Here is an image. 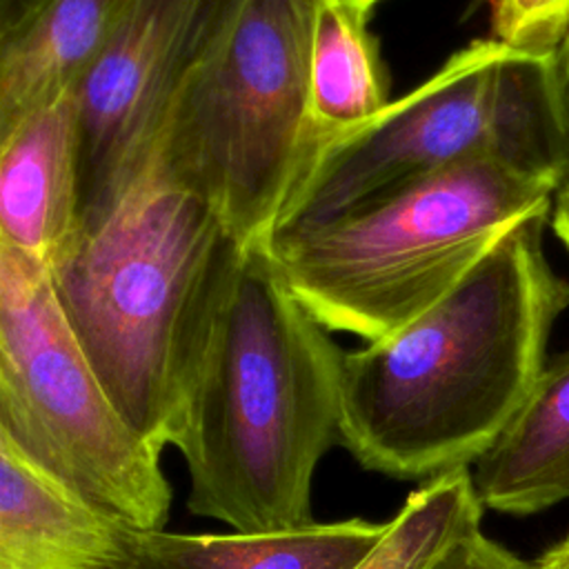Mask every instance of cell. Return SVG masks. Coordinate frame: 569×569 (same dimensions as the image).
Instances as JSON below:
<instances>
[{
    "mask_svg": "<svg viewBox=\"0 0 569 569\" xmlns=\"http://www.w3.org/2000/svg\"><path fill=\"white\" fill-rule=\"evenodd\" d=\"M76 91L0 127V244L51 269L82 229Z\"/></svg>",
    "mask_w": 569,
    "mask_h": 569,
    "instance_id": "cell-9",
    "label": "cell"
},
{
    "mask_svg": "<svg viewBox=\"0 0 569 569\" xmlns=\"http://www.w3.org/2000/svg\"><path fill=\"white\" fill-rule=\"evenodd\" d=\"M333 2L347 4V7H353V9H360V11H369V13H371L373 4L380 2V0H333Z\"/></svg>",
    "mask_w": 569,
    "mask_h": 569,
    "instance_id": "cell-20",
    "label": "cell"
},
{
    "mask_svg": "<svg viewBox=\"0 0 569 569\" xmlns=\"http://www.w3.org/2000/svg\"><path fill=\"white\" fill-rule=\"evenodd\" d=\"M360 11L320 0L309 64V109L322 147L367 127L391 102L387 71ZM320 147V149H322Z\"/></svg>",
    "mask_w": 569,
    "mask_h": 569,
    "instance_id": "cell-13",
    "label": "cell"
},
{
    "mask_svg": "<svg viewBox=\"0 0 569 569\" xmlns=\"http://www.w3.org/2000/svg\"><path fill=\"white\" fill-rule=\"evenodd\" d=\"M320 0H244L173 96L156 144L247 249H264L322 147L309 109Z\"/></svg>",
    "mask_w": 569,
    "mask_h": 569,
    "instance_id": "cell-6",
    "label": "cell"
},
{
    "mask_svg": "<svg viewBox=\"0 0 569 569\" xmlns=\"http://www.w3.org/2000/svg\"><path fill=\"white\" fill-rule=\"evenodd\" d=\"M438 569H531V562L520 560L478 529L456 542Z\"/></svg>",
    "mask_w": 569,
    "mask_h": 569,
    "instance_id": "cell-17",
    "label": "cell"
},
{
    "mask_svg": "<svg viewBox=\"0 0 569 569\" xmlns=\"http://www.w3.org/2000/svg\"><path fill=\"white\" fill-rule=\"evenodd\" d=\"M131 531L133 525L122 522L93 538L42 549L22 558H0V569H136Z\"/></svg>",
    "mask_w": 569,
    "mask_h": 569,
    "instance_id": "cell-16",
    "label": "cell"
},
{
    "mask_svg": "<svg viewBox=\"0 0 569 569\" xmlns=\"http://www.w3.org/2000/svg\"><path fill=\"white\" fill-rule=\"evenodd\" d=\"M556 189L478 158L278 233L262 251L320 325L373 342L445 298L511 227L551 216Z\"/></svg>",
    "mask_w": 569,
    "mask_h": 569,
    "instance_id": "cell-4",
    "label": "cell"
},
{
    "mask_svg": "<svg viewBox=\"0 0 569 569\" xmlns=\"http://www.w3.org/2000/svg\"><path fill=\"white\" fill-rule=\"evenodd\" d=\"M558 76H560V98H562L565 129H567V167L553 196L549 222L553 233L569 249V33L558 49Z\"/></svg>",
    "mask_w": 569,
    "mask_h": 569,
    "instance_id": "cell-18",
    "label": "cell"
},
{
    "mask_svg": "<svg viewBox=\"0 0 569 569\" xmlns=\"http://www.w3.org/2000/svg\"><path fill=\"white\" fill-rule=\"evenodd\" d=\"M493 40L536 56L558 53L569 33V0H489Z\"/></svg>",
    "mask_w": 569,
    "mask_h": 569,
    "instance_id": "cell-15",
    "label": "cell"
},
{
    "mask_svg": "<svg viewBox=\"0 0 569 569\" xmlns=\"http://www.w3.org/2000/svg\"><path fill=\"white\" fill-rule=\"evenodd\" d=\"M244 0H129L76 89L82 122V227L151 156L169 104L229 31Z\"/></svg>",
    "mask_w": 569,
    "mask_h": 569,
    "instance_id": "cell-8",
    "label": "cell"
},
{
    "mask_svg": "<svg viewBox=\"0 0 569 569\" xmlns=\"http://www.w3.org/2000/svg\"><path fill=\"white\" fill-rule=\"evenodd\" d=\"M478 158L560 184L567 129L558 53L536 56L493 38L469 42L367 127L325 144L273 238Z\"/></svg>",
    "mask_w": 569,
    "mask_h": 569,
    "instance_id": "cell-5",
    "label": "cell"
},
{
    "mask_svg": "<svg viewBox=\"0 0 569 569\" xmlns=\"http://www.w3.org/2000/svg\"><path fill=\"white\" fill-rule=\"evenodd\" d=\"M0 436L73 493L138 529H164L162 451L120 416L40 260L0 244Z\"/></svg>",
    "mask_w": 569,
    "mask_h": 569,
    "instance_id": "cell-7",
    "label": "cell"
},
{
    "mask_svg": "<svg viewBox=\"0 0 569 569\" xmlns=\"http://www.w3.org/2000/svg\"><path fill=\"white\" fill-rule=\"evenodd\" d=\"M567 251H569V249H567Z\"/></svg>",
    "mask_w": 569,
    "mask_h": 569,
    "instance_id": "cell-22",
    "label": "cell"
},
{
    "mask_svg": "<svg viewBox=\"0 0 569 569\" xmlns=\"http://www.w3.org/2000/svg\"><path fill=\"white\" fill-rule=\"evenodd\" d=\"M387 522L349 518L264 533L131 531L136 569H356L382 542Z\"/></svg>",
    "mask_w": 569,
    "mask_h": 569,
    "instance_id": "cell-12",
    "label": "cell"
},
{
    "mask_svg": "<svg viewBox=\"0 0 569 569\" xmlns=\"http://www.w3.org/2000/svg\"><path fill=\"white\" fill-rule=\"evenodd\" d=\"M482 507L531 516L569 500V351L545 362L529 396L473 462Z\"/></svg>",
    "mask_w": 569,
    "mask_h": 569,
    "instance_id": "cell-11",
    "label": "cell"
},
{
    "mask_svg": "<svg viewBox=\"0 0 569 569\" xmlns=\"http://www.w3.org/2000/svg\"><path fill=\"white\" fill-rule=\"evenodd\" d=\"M247 247L153 147L116 200L51 264L60 305L124 422L178 445Z\"/></svg>",
    "mask_w": 569,
    "mask_h": 569,
    "instance_id": "cell-2",
    "label": "cell"
},
{
    "mask_svg": "<svg viewBox=\"0 0 569 569\" xmlns=\"http://www.w3.org/2000/svg\"><path fill=\"white\" fill-rule=\"evenodd\" d=\"M129 0H22L0 18V127L78 89Z\"/></svg>",
    "mask_w": 569,
    "mask_h": 569,
    "instance_id": "cell-10",
    "label": "cell"
},
{
    "mask_svg": "<svg viewBox=\"0 0 569 569\" xmlns=\"http://www.w3.org/2000/svg\"><path fill=\"white\" fill-rule=\"evenodd\" d=\"M18 4H20V0H0V18L7 16V13H11Z\"/></svg>",
    "mask_w": 569,
    "mask_h": 569,
    "instance_id": "cell-21",
    "label": "cell"
},
{
    "mask_svg": "<svg viewBox=\"0 0 569 569\" xmlns=\"http://www.w3.org/2000/svg\"><path fill=\"white\" fill-rule=\"evenodd\" d=\"M531 569H569V536L531 562Z\"/></svg>",
    "mask_w": 569,
    "mask_h": 569,
    "instance_id": "cell-19",
    "label": "cell"
},
{
    "mask_svg": "<svg viewBox=\"0 0 569 569\" xmlns=\"http://www.w3.org/2000/svg\"><path fill=\"white\" fill-rule=\"evenodd\" d=\"M482 509L469 467L436 476L405 498L356 569H438L456 542L480 529Z\"/></svg>",
    "mask_w": 569,
    "mask_h": 569,
    "instance_id": "cell-14",
    "label": "cell"
},
{
    "mask_svg": "<svg viewBox=\"0 0 569 569\" xmlns=\"http://www.w3.org/2000/svg\"><path fill=\"white\" fill-rule=\"evenodd\" d=\"M547 222H518L425 313L345 351L340 442L360 467L431 480L473 465L505 431L569 307V282L545 256Z\"/></svg>",
    "mask_w": 569,
    "mask_h": 569,
    "instance_id": "cell-1",
    "label": "cell"
},
{
    "mask_svg": "<svg viewBox=\"0 0 569 569\" xmlns=\"http://www.w3.org/2000/svg\"><path fill=\"white\" fill-rule=\"evenodd\" d=\"M342 360L269 256L247 249L176 445L189 471V511L242 533L313 522V473L340 440Z\"/></svg>",
    "mask_w": 569,
    "mask_h": 569,
    "instance_id": "cell-3",
    "label": "cell"
}]
</instances>
